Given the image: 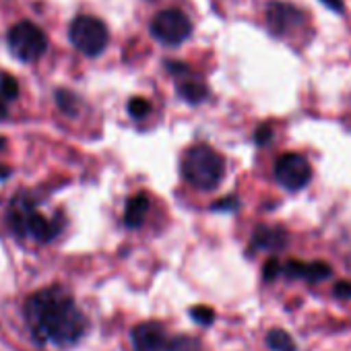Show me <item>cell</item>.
<instances>
[{
  "instance_id": "7",
  "label": "cell",
  "mask_w": 351,
  "mask_h": 351,
  "mask_svg": "<svg viewBox=\"0 0 351 351\" xmlns=\"http://www.w3.org/2000/svg\"><path fill=\"white\" fill-rule=\"evenodd\" d=\"M275 178L285 191H302L312 180V167L304 155L285 153L275 163Z\"/></svg>"
},
{
  "instance_id": "27",
  "label": "cell",
  "mask_w": 351,
  "mask_h": 351,
  "mask_svg": "<svg viewBox=\"0 0 351 351\" xmlns=\"http://www.w3.org/2000/svg\"><path fill=\"white\" fill-rule=\"evenodd\" d=\"M7 114H9V112H7V106H5V101H3V99H0V120H5V118H7Z\"/></svg>"
},
{
  "instance_id": "4",
  "label": "cell",
  "mask_w": 351,
  "mask_h": 351,
  "mask_svg": "<svg viewBox=\"0 0 351 351\" xmlns=\"http://www.w3.org/2000/svg\"><path fill=\"white\" fill-rule=\"evenodd\" d=\"M69 38L79 52L93 58V56H99L108 46V27L97 17L81 15L71 23Z\"/></svg>"
},
{
  "instance_id": "13",
  "label": "cell",
  "mask_w": 351,
  "mask_h": 351,
  "mask_svg": "<svg viewBox=\"0 0 351 351\" xmlns=\"http://www.w3.org/2000/svg\"><path fill=\"white\" fill-rule=\"evenodd\" d=\"M178 95L191 104H199L207 97V87L199 81H184L178 85Z\"/></svg>"
},
{
  "instance_id": "10",
  "label": "cell",
  "mask_w": 351,
  "mask_h": 351,
  "mask_svg": "<svg viewBox=\"0 0 351 351\" xmlns=\"http://www.w3.org/2000/svg\"><path fill=\"white\" fill-rule=\"evenodd\" d=\"M281 273L291 277V279H304L308 283H318L330 277V267L326 263L314 261V263H300V261H289L285 267H281Z\"/></svg>"
},
{
  "instance_id": "20",
  "label": "cell",
  "mask_w": 351,
  "mask_h": 351,
  "mask_svg": "<svg viewBox=\"0 0 351 351\" xmlns=\"http://www.w3.org/2000/svg\"><path fill=\"white\" fill-rule=\"evenodd\" d=\"M281 273V265L275 261V258H271L267 265H265V279H273V277H277Z\"/></svg>"
},
{
  "instance_id": "17",
  "label": "cell",
  "mask_w": 351,
  "mask_h": 351,
  "mask_svg": "<svg viewBox=\"0 0 351 351\" xmlns=\"http://www.w3.org/2000/svg\"><path fill=\"white\" fill-rule=\"evenodd\" d=\"M167 351H199V345L195 339H189V337H178L173 339L167 347Z\"/></svg>"
},
{
  "instance_id": "21",
  "label": "cell",
  "mask_w": 351,
  "mask_h": 351,
  "mask_svg": "<svg viewBox=\"0 0 351 351\" xmlns=\"http://www.w3.org/2000/svg\"><path fill=\"white\" fill-rule=\"evenodd\" d=\"M271 134H273L271 126H269V124H263V126L256 130V143H258V145H265V143H269V141H271Z\"/></svg>"
},
{
  "instance_id": "11",
  "label": "cell",
  "mask_w": 351,
  "mask_h": 351,
  "mask_svg": "<svg viewBox=\"0 0 351 351\" xmlns=\"http://www.w3.org/2000/svg\"><path fill=\"white\" fill-rule=\"evenodd\" d=\"M287 244V236L281 228L261 226L252 236V248L256 250H281Z\"/></svg>"
},
{
  "instance_id": "26",
  "label": "cell",
  "mask_w": 351,
  "mask_h": 351,
  "mask_svg": "<svg viewBox=\"0 0 351 351\" xmlns=\"http://www.w3.org/2000/svg\"><path fill=\"white\" fill-rule=\"evenodd\" d=\"M9 176H11V169H9L7 165H0V180H3V178H9Z\"/></svg>"
},
{
  "instance_id": "1",
  "label": "cell",
  "mask_w": 351,
  "mask_h": 351,
  "mask_svg": "<svg viewBox=\"0 0 351 351\" xmlns=\"http://www.w3.org/2000/svg\"><path fill=\"white\" fill-rule=\"evenodd\" d=\"M25 318L38 343H52L56 347L75 345L87 324L71 291L60 285L36 291L25 304Z\"/></svg>"
},
{
  "instance_id": "15",
  "label": "cell",
  "mask_w": 351,
  "mask_h": 351,
  "mask_svg": "<svg viewBox=\"0 0 351 351\" xmlns=\"http://www.w3.org/2000/svg\"><path fill=\"white\" fill-rule=\"evenodd\" d=\"M0 95H3V99H7V101L15 99L19 95V83L11 75L0 77Z\"/></svg>"
},
{
  "instance_id": "24",
  "label": "cell",
  "mask_w": 351,
  "mask_h": 351,
  "mask_svg": "<svg viewBox=\"0 0 351 351\" xmlns=\"http://www.w3.org/2000/svg\"><path fill=\"white\" fill-rule=\"evenodd\" d=\"M320 3H322L324 7H328L330 11H335V13H343V11H345L343 0H320Z\"/></svg>"
},
{
  "instance_id": "6",
  "label": "cell",
  "mask_w": 351,
  "mask_h": 351,
  "mask_svg": "<svg viewBox=\"0 0 351 351\" xmlns=\"http://www.w3.org/2000/svg\"><path fill=\"white\" fill-rule=\"evenodd\" d=\"M149 29L157 42L165 44V46H178L191 38L193 25H191V19L182 11L167 9V11H161L155 15Z\"/></svg>"
},
{
  "instance_id": "28",
  "label": "cell",
  "mask_w": 351,
  "mask_h": 351,
  "mask_svg": "<svg viewBox=\"0 0 351 351\" xmlns=\"http://www.w3.org/2000/svg\"><path fill=\"white\" fill-rule=\"evenodd\" d=\"M5 147H7V141H5L3 136H0V151H3Z\"/></svg>"
},
{
  "instance_id": "9",
  "label": "cell",
  "mask_w": 351,
  "mask_h": 351,
  "mask_svg": "<svg viewBox=\"0 0 351 351\" xmlns=\"http://www.w3.org/2000/svg\"><path fill=\"white\" fill-rule=\"evenodd\" d=\"M132 347L134 351H165L167 349V335L161 324L157 322H143L132 332Z\"/></svg>"
},
{
  "instance_id": "2",
  "label": "cell",
  "mask_w": 351,
  "mask_h": 351,
  "mask_svg": "<svg viewBox=\"0 0 351 351\" xmlns=\"http://www.w3.org/2000/svg\"><path fill=\"white\" fill-rule=\"evenodd\" d=\"M182 173L195 189L213 191L223 180L226 163L223 157L209 145H197L184 155Z\"/></svg>"
},
{
  "instance_id": "16",
  "label": "cell",
  "mask_w": 351,
  "mask_h": 351,
  "mask_svg": "<svg viewBox=\"0 0 351 351\" xmlns=\"http://www.w3.org/2000/svg\"><path fill=\"white\" fill-rule=\"evenodd\" d=\"M149 110H151V106H149V101L143 99V97H132V99L128 101V114H130L132 118H143V116L149 114Z\"/></svg>"
},
{
  "instance_id": "3",
  "label": "cell",
  "mask_w": 351,
  "mask_h": 351,
  "mask_svg": "<svg viewBox=\"0 0 351 351\" xmlns=\"http://www.w3.org/2000/svg\"><path fill=\"white\" fill-rule=\"evenodd\" d=\"M9 219H11V228L17 236L32 238L36 242H50L58 234V228H60V226L48 221L42 213H38L29 203L19 201V199L13 203Z\"/></svg>"
},
{
  "instance_id": "23",
  "label": "cell",
  "mask_w": 351,
  "mask_h": 351,
  "mask_svg": "<svg viewBox=\"0 0 351 351\" xmlns=\"http://www.w3.org/2000/svg\"><path fill=\"white\" fill-rule=\"evenodd\" d=\"M165 66H167V71L173 73V75H184V73L189 71V66H186L184 62H167Z\"/></svg>"
},
{
  "instance_id": "14",
  "label": "cell",
  "mask_w": 351,
  "mask_h": 351,
  "mask_svg": "<svg viewBox=\"0 0 351 351\" xmlns=\"http://www.w3.org/2000/svg\"><path fill=\"white\" fill-rule=\"evenodd\" d=\"M267 343L273 351H295V345L291 341V337L281 330V328H275L267 335Z\"/></svg>"
},
{
  "instance_id": "19",
  "label": "cell",
  "mask_w": 351,
  "mask_h": 351,
  "mask_svg": "<svg viewBox=\"0 0 351 351\" xmlns=\"http://www.w3.org/2000/svg\"><path fill=\"white\" fill-rule=\"evenodd\" d=\"M56 101H58V106H60L64 112H75V97H73L71 93L58 91V93H56Z\"/></svg>"
},
{
  "instance_id": "12",
  "label": "cell",
  "mask_w": 351,
  "mask_h": 351,
  "mask_svg": "<svg viewBox=\"0 0 351 351\" xmlns=\"http://www.w3.org/2000/svg\"><path fill=\"white\" fill-rule=\"evenodd\" d=\"M147 211H149V199L145 195L132 197L126 205V211H124V223L128 228H138L145 221Z\"/></svg>"
},
{
  "instance_id": "22",
  "label": "cell",
  "mask_w": 351,
  "mask_h": 351,
  "mask_svg": "<svg viewBox=\"0 0 351 351\" xmlns=\"http://www.w3.org/2000/svg\"><path fill=\"white\" fill-rule=\"evenodd\" d=\"M236 207H238V199L236 197H228V199H221V203H217L213 209L223 211V209H236Z\"/></svg>"
},
{
  "instance_id": "25",
  "label": "cell",
  "mask_w": 351,
  "mask_h": 351,
  "mask_svg": "<svg viewBox=\"0 0 351 351\" xmlns=\"http://www.w3.org/2000/svg\"><path fill=\"white\" fill-rule=\"evenodd\" d=\"M335 293L339 295V298H351V283H339L337 287H335Z\"/></svg>"
},
{
  "instance_id": "8",
  "label": "cell",
  "mask_w": 351,
  "mask_h": 351,
  "mask_svg": "<svg viewBox=\"0 0 351 351\" xmlns=\"http://www.w3.org/2000/svg\"><path fill=\"white\" fill-rule=\"evenodd\" d=\"M306 23V15L289 5V3H281V0H273L267 7V25L275 36H289L293 32H298L302 25Z\"/></svg>"
},
{
  "instance_id": "18",
  "label": "cell",
  "mask_w": 351,
  "mask_h": 351,
  "mask_svg": "<svg viewBox=\"0 0 351 351\" xmlns=\"http://www.w3.org/2000/svg\"><path fill=\"white\" fill-rule=\"evenodd\" d=\"M193 318L197 320V322H201V324H211L213 322V318H215V312L211 310V308H207V306H197V308H193Z\"/></svg>"
},
{
  "instance_id": "5",
  "label": "cell",
  "mask_w": 351,
  "mask_h": 351,
  "mask_svg": "<svg viewBox=\"0 0 351 351\" xmlns=\"http://www.w3.org/2000/svg\"><path fill=\"white\" fill-rule=\"evenodd\" d=\"M9 46L15 58L23 62H34L38 60L46 48H48V38L46 34L32 21H21L9 32Z\"/></svg>"
}]
</instances>
